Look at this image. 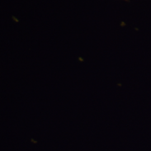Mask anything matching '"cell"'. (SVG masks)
Here are the masks:
<instances>
[{
	"instance_id": "cell-1",
	"label": "cell",
	"mask_w": 151,
	"mask_h": 151,
	"mask_svg": "<svg viewBox=\"0 0 151 151\" xmlns=\"http://www.w3.org/2000/svg\"><path fill=\"white\" fill-rule=\"evenodd\" d=\"M13 19H14V20H15V21H16V22H19V20H18L17 19H15V17H13Z\"/></svg>"
}]
</instances>
